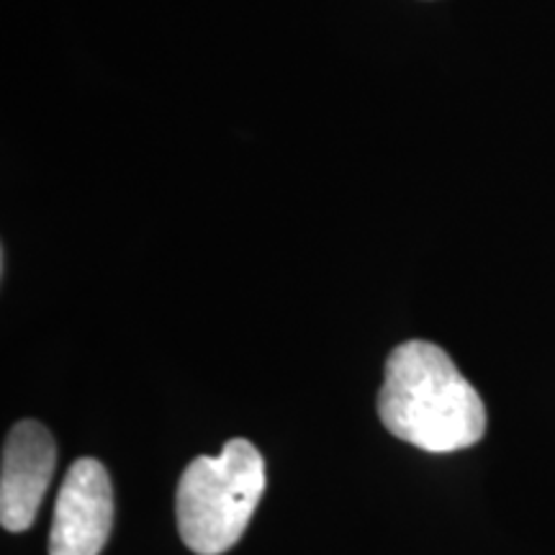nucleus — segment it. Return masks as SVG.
Instances as JSON below:
<instances>
[{
	"instance_id": "f257e3e1",
	"label": "nucleus",
	"mask_w": 555,
	"mask_h": 555,
	"mask_svg": "<svg viewBox=\"0 0 555 555\" xmlns=\"http://www.w3.org/2000/svg\"><path fill=\"white\" fill-rule=\"evenodd\" d=\"M378 416L393 437L425 453H455L486 435V406L476 388L442 347L422 339L388 356Z\"/></svg>"
},
{
	"instance_id": "f03ea898",
	"label": "nucleus",
	"mask_w": 555,
	"mask_h": 555,
	"mask_svg": "<svg viewBox=\"0 0 555 555\" xmlns=\"http://www.w3.org/2000/svg\"><path fill=\"white\" fill-rule=\"evenodd\" d=\"M266 491V461L249 440H229L217 457L183 470L176 494L178 530L196 555H221L240 543Z\"/></svg>"
},
{
	"instance_id": "7ed1b4c3",
	"label": "nucleus",
	"mask_w": 555,
	"mask_h": 555,
	"mask_svg": "<svg viewBox=\"0 0 555 555\" xmlns=\"http://www.w3.org/2000/svg\"><path fill=\"white\" fill-rule=\"evenodd\" d=\"M114 525V491L93 457L69 466L54 504L50 555H101Z\"/></svg>"
},
{
	"instance_id": "20e7f679",
	"label": "nucleus",
	"mask_w": 555,
	"mask_h": 555,
	"mask_svg": "<svg viewBox=\"0 0 555 555\" xmlns=\"http://www.w3.org/2000/svg\"><path fill=\"white\" fill-rule=\"evenodd\" d=\"M57 463L52 433L39 422H18L5 437L0 466V522L9 532L29 530L44 502Z\"/></svg>"
}]
</instances>
